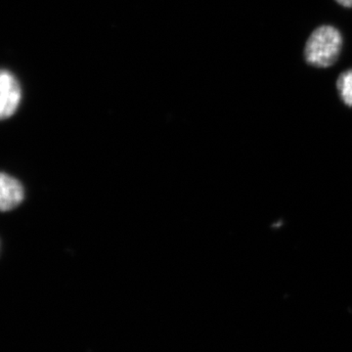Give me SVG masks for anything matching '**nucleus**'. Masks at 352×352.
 Wrapping results in <instances>:
<instances>
[{
	"label": "nucleus",
	"mask_w": 352,
	"mask_h": 352,
	"mask_svg": "<svg viewBox=\"0 0 352 352\" xmlns=\"http://www.w3.org/2000/svg\"><path fill=\"white\" fill-rule=\"evenodd\" d=\"M344 47V36L335 25L323 24L310 32L303 47L308 66L327 69L337 63Z\"/></svg>",
	"instance_id": "f257e3e1"
},
{
	"label": "nucleus",
	"mask_w": 352,
	"mask_h": 352,
	"mask_svg": "<svg viewBox=\"0 0 352 352\" xmlns=\"http://www.w3.org/2000/svg\"><path fill=\"white\" fill-rule=\"evenodd\" d=\"M335 1L344 8H352V0H335Z\"/></svg>",
	"instance_id": "39448f33"
},
{
	"label": "nucleus",
	"mask_w": 352,
	"mask_h": 352,
	"mask_svg": "<svg viewBox=\"0 0 352 352\" xmlns=\"http://www.w3.org/2000/svg\"><path fill=\"white\" fill-rule=\"evenodd\" d=\"M1 106L0 116L7 119L15 113L21 100V88L17 80L9 72L3 71L0 78Z\"/></svg>",
	"instance_id": "f03ea898"
},
{
	"label": "nucleus",
	"mask_w": 352,
	"mask_h": 352,
	"mask_svg": "<svg viewBox=\"0 0 352 352\" xmlns=\"http://www.w3.org/2000/svg\"><path fill=\"white\" fill-rule=\"evenodd\" d=\"M0 184H1L0 207L2 212H7L18 207L24 200V189L21 183L15 178L2 173Z\"/></svg>",
	"instance_id": "7ed1b4c3"
},
{
	"label": "nucleus",
	"mask_w": 352,
	"mask_h": 352,
	"mask_svg": "<svg viewBox=\"0 0 352 352\" xmlns=\"http://www.w3.org/2000/svg\"><path fill=\"white\" fill-rule=\"evenodd\" d=\"M340 100L347 107L352 108V68L342 72L336 82Z\"/></svg>",
	"instance_id": "20e7f679"
}]
</instances>
